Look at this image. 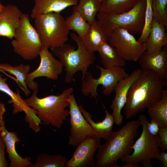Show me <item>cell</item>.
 Masks as SVG:
<instances>
[{
    "mask_svg": "<svg viewBox=\"0 0 167 167\" xmlns=\"http://www.w3.org/2000/svg\"><path fill=\"white\" fill-rule=\"evenodd\" d=\"M4 6H3L0 2V13L3 10L4 7Z\"/></svg>",
    "mask_w": 167,
    "mask_h": 167,
    "instance_id": "cell-38",
    "label": "cell"
},
{
    "mask_svg": "<svg viewBox=\"0 0 167 167\" xmlns=\"http://www.w3.org/2000/svg\"><path fill=\"white\" fill-rule=\"evenodd\" d=\"M140 126L139 121H130L119 130L113 131L104 143L98 147L96 167H114L117 162L130 154Z\"/></svg>",
    "mask_w": 167,
    "mask_h": 167,
    "instance_id": "cell-2",
    "label": "cell"
},
{
    "mask_svg": "<svg viewBox=\"0 0 167 167\" xmlns=\"http://www.w3.org/2000/svg\"><path fill=\"white\" fill-rule=\"evenodd\" d=\"M14 38L11 43L16 54L28 60L39 56L43 45L35 28L30 22L28 14L22 13Z\"/></svg>",
    "mask_w": 167,
    "mask_h": 167,
    "instance_id": "cell-8",
    "label": "cell"
},
{
    "mask_svg": "<svg viewBox=\"0 0 167 167\" xmlns=\"http://www.w3.org/2000/svg\"><path fill=\"white\" fill-rule=\"evenodd\" d=\"M97 51L105 69H110L115 67H123L126 65V61L107 41L102 43Z\"/></svg>",
    "mask_w": 167,
    "mask_h": 167,
    "instance_id": "cell-20",
    "label": "cell"
},
{
    "mask_svg": "<svg viewBox=\"0 0 167 167\" xmlns=\"http://www.w3.org/2000/svg\"><path fill=\"white\" fill-rule=\"evenodd\" d=\"M70 105V135L68 144L76 147L88 137L97 135L90 125L83 116L72 93L67 99Z\"/></svg>",
    "mask_w": 167,
    "mask_h": 167,
    "instance_id": "cell-10",
    "label": "cell"
},
{
    "mask_svg": "<svg viewBox=\"0 0 167 167\" xmlns=\"http://www.w3.org/2000/svg\"><path fill=\"white\" fill-rule=\"evenodd\" d=\"M34 5L32 10L31 17L50 12L60 13L68 7L75 6L78 0H33Z\"/></svg>",
    "mask_w": 167,
    "mask_h": 167,
    "instance_id": "cell-17",
    "label": "cell"
},
{
    "mask_svg": "<svg viewBox=\"0 0 167 167\" xmlns=\"http://www.w3.org/2000/svg\"><path fill=\"white\" fill-rule=\"evenodd\" d=\"M24 112L26 115L25 121L28 123L29 128L35 133L39 132L41 129L40 124L41 122L37 116V111L33 108L29 107Z\"/></svg>",
    "mask_w": 167,
    "mask_h": 167,
    "instance_id": "cell-31",
    "label": "cell"
},
{
    "mask_svg": "<svg viewBox=\"0 0 167 167\" xmlns=\"http://www.w3.org/2000/svg\"><path fill=\"white\" fill-rule=\"evenodd\" d=\"M71 15L65 19L69 29L75 32L81 38L84 37L89 31L91 26L76 10L73 8Z\"/></svg>",
    "mask_w": 167,
    "mask_h": 167,
    "instance_id": "cell-26",
    "label": "cell"
},
{
    "mask_svg": "<svg viewBox=\"0 0 167 167\" xmlns=\"http://www.w3.org/2000/svg\"><path fill=\"white\" fill-rule=\"evenodd\" d=\"M159 161L162 162L163 167H167V153L163 151L160 152L159 155Z\"/></svg>",
    "mask_w": 167,
    "mask_h": 167,
    "instance_id": "cell-35",
    "label": "cell"
},
{
    "mask_svg": "<svg viewBox=\"0 0 167 167\" xmlns=\"http://www.w3.org/2000/svg\"><path fill=\"white\" fill-rule=\"evenodd\" d=\"M30 69V66L28 65L21 64L13 66L8 63L0 64V70L15 76L19 86L27 96L31 93L26 81L27 75L29 73Z\"/></svg>",
    "mask_w": 167,
    "mask_h": 167,
    "instance_id": "cell-23",
    "label": "cell"
},
{
    "mask_svg": "<svg viewBox=\"0 0 167 167\" xmlns=\"http://www.w3.org/2000/svg\"><path fill=\"white\" fill-rule=\"evenodd\" d=\"M83 116L89 123L93 130L97 134V136L107 140L112 134L114 121L112 114H110L105 108V117L101 122H95L92 119L90 113L86 111L82 105L79 106Z\"/></svg>",
    "mask_w": 167,
    "mask_h": 167,
    "instance_id": "cell-18",
    "label": "cell"
},
{
    "mask_svg": "<svg viewBox=\"0 0 167 167\" xmlns=\"http://www.w3.org/2000/svg\"><path fill=\"white\" fill-rule=\"evenodd\" d=\"M151 122L148 121L147 123V127L149 132L154 135H158L159 130V126L157 123L154 120H151Z\"/></svg>",
    "mask_w": 167,
    "mask_h": 167,
    "instance_id": "cell-34",
    "label": "cell"
},
{
    "mask_svg": "<svg viewBox=\"0 0 167 167\" xmlns=\"http://www.w3.org/2000/svg\"><path fill=\"white\" fill-rule=\"evenodd\" d=\"M6 146L4 140L0 134V167H7L8 163L5 156Z\"/></svg>",
    "mask_w": 167,
    "mask_h": 167,
    "instance_id": "cell-33",
    "label": "cell"
},
{
    "mask_svg": "<svg viewBox=\"0 0 167 167\" xmlns=\"http://www.w3.org/2000/svg\"><path fill=\"white\" fill-rule=\"evenodd\" d=\"M107 41L126 61H137L146 50V42H139L131 34L122 28L112 30Z\"/></svg>",
    "mask_w": 167,
    "mask_h": 167,
    "instance_id": "cell-9",
    "label": "cell"
},
{
    "mask_svg": "<svg viewBox=\"0 0 167 167\" xmlns=\"http://www.w3.org/2000/svg\"><path fill=\"white\" fill-rule=\"evenodd\" d=\"M148 109L151 120H154L159 127H167V90L164 89L161 98Z\"/></svg>",
    "mask_w": 167,
    "mask_h": 167,
    "instance_id": "cell-22",
    "label": "cell"
},
{
    "mask_svg": "<svg viewBox=\"0 0 167 167\" xmlns=\"http://www.w3.org/2000/svg\"><path fill=\"white\" fill-rule=\"evenodd\" d=\"M101 0H78L73 9L77 10L83 18L90 25L96 20V17L100 11Z\"/></svg>",
    "mask_w": 167,
    "mask_h": 167,
    "instance_id": "cell-24",
    "label": "cell"
},
{
    "mask_svg": "<svg viewBox=\"0 0 167 167\" xmlns=\"http://www.w3.org/2000/svg\"><path fill=\"white\" fill-rule=\"evenodd\" d=\"M4 120L0 122V134L5 142L6 152L8 153L10 163V167H27L32 164L30 157H22L15 149V144L20 141L17 133L9 132L5 126Z\"/></svg>",
    "mask_w": 167,
    "mask_h": 167,
    "instance_id": "cell-14",
    "label": "cell"
},
{
    "mask_svg": "<svg viewBox=\"0 0 167 167\" xmlns=\"http://www.w3.org/2000/svg\"><path fill=\"white\" fill-rule=\"evenodd\" d=\"M139 164L132 162H127L124 165L120 166L117 164L114 167H139Z\"/></svg>",
    "mask_w": 167,
    "mask_h": 167,
    "instance_id": "cell-36",
    "label": "cell"
},
{
    "mask_svg": "<svg viewBox=\"0 0 167 167\" xmlns=\"http://www.w3.org/2000/svg\"><path fill=\"white\" fill-rule=\"evenodd\" d=\"M167 0H152L153 18L167 27Z\"/></svg>",
    "mask_w": 167,
    "mask_h": 167,
    "instance_id": "cell-30",
    "label": "cell"
},
{
    "mask_svg": "<svg viewBox=\"0 0 167 167\" xmlns=\"http://www.w3.org/2000/svg\"><path fill=\"white\" fill-rule=\"evenodd\" d=\"M138 0H101L99 12L119 14L131 9Z\"/></svg>",
    "mask_w": 167,
    "mask_h": 167,
    "instance_id": "cell-25",
    "label": "cell"
},
{
    "mask_svg": "<svg viewBox=\"0 0 167 167\" xmlns=\"http://www.w3.org/2000/svg\"><path fill=\"white\" fill-rule=\"evenodd\" d=\"M153 19L152 0H146L144 25L140 36L137 40L139 42H146L150 33Z\"/></svg>",
    "mask_w": 167,
    "mask_h": 167,
    "instance_id": "cell-29",
    "label": "cell"
},
{
    "mask_svg": "<svg viewBox=\"0 0 167 167\" xmlns=\"http://www.w3.org/2000/svg\"><path fill=\"white\" fill-rule=\"evenodd\" d=\"M35 28L43 45L48 48L60 46L68 40L70 30L60 13L50 12L34 19Z\"/></svg>",
    "mask_w": 167,
    "mask_h": 167,
    "instance_id": "cell-6",
    "label": "cell"
},
{
    "mask_svg": "<svg viewBox=\"0 0 167 167\" xmlns=\"http://www.w3.org/2000/svg\"><path fill=\"white\" fill-rule=\"evenodd\" d=\"M66 158L61 155H49L46 153L39 155L34 164L30 167H65Z\"/></svg>",
    "mask_w": 167,
    "mask_h": 167,
    "instance_id": "cell-28",
    "label": "cell"
},
{
    "mask_svg": "<svg viewBox=\"0 0 167 167\" xmlns=\"http://www.w3.org/2000/svg\"><path fill=\"white\" fill-rule=\"evenodd\" d=\"M142 70H150L159 77L167 80V47L152 54L145 52L138 60Z\"/></svg>",
    "mask_w": 167,
    "mask_h": 167,
    "instance_id": "cell-15",
    "label": "cell"
},
{
    "mask_svg": "<svg viewBox=\"0 0 167 167\" xmlns=\"http://www.w3.org/2000/svg\"><path fill=\"white\" fill-rule=\"evenodd\" d=\"M22 12L16 6L9 4L4 6L0 13V36L12 40L19 26Z\"/></svg>",
    "mask_w": 167,
    "mask_h": 167,
    "instance_id": "cell-16",
    "label": "cell"
},
{
    "mask_svg": "<svg viewBox=\"0 0 167 167\" xmlns=\"http://www.w3.org/2000/svg\"><path fill=\"white\" fill-rule=\"evenodd\" d=\"M158 134L160 141V148L165 151L167 149V127H159Z\"/></svg>",
    "mask_w": 167,
    "mask_h": 167,
    "instance_id": "cell-32",
    "label": "cell"
},
{
    "mask_svg": "<svg viewBox=\"0 0 167 167\" xmlns=\"http://www.w3.org/2000/svg\"><path fill=\"white\" fill-rule=\"evenodd\" d=\"M81 40L87 50L94 52L97 51L103 42L107 41L98 21L91 25L89 31Z\"/></svg>",
    "mask_w": 167,
    "mask_h": 167,
    "instance_id": "cell-21",
    "label": "cell"
},
{
    "mask_svg": "<svg viewBox=\"0 0 167 167\" xmlns=\"http://www.w3.org/2000/svg\"><path fill=\"white\" fill-rule=\"evenodd\" d=\"M142 69H137L127 77L120 80L116 86L114 91L115 96L110 106L112 110L114 123L117 126L121 124L123 122V116L121 114L122 109L126 101L127 93L130 87L139 76Z\"/></svg>",
    "mask_w": 167,
    "mask_h": 167,
    "instance_id": "cell-13",
    "label": "cell"
},
{
    "mask_svg": "<svg viewBox=\"0 0 167 167\" xmlns=\"http://www.w3.org/2000/svg\"><path fill=\"white\" fill-rule=\"evenodd\" d=\"M6 111V109L4 105L0 102V122L3 120V116Z\"/></svg>",
    "mask_w": 167,
    "mask_h": 167,
    "instance_id": "cell-37",
    "label": "cell"
},
{
    "mask_svg": "<svg viewBox=\"0 0 167 167\" xmlns=\"http://www.w3.org/2000/svg\"><path fill=\"white\" fill-rule=\"evenodd\" d=\"M70 36L77 44L76 50L74 47L66 43L59 47L50 48L52 53L59 59L65 67V81L67 83L71 82L74 75L79 71H82L81 80H83L88 68L96 59L94 52L88 51L84 47L77 35L72 32Z\"/></svg>",
    "mask_w": 167,
    "mask_h": 167,
    "instance_id": "cell-4",
    "label": "cell"
},
{
    "mask_svg": "<svg viewBox=\"0 0 167 167\" xmlns=\"http://www.w3.org/2000/svg\"><path fill=\"white\" fill-rule=\"evenodd\" d=\"M101 144V138L97 135L88 137L76 147L71 159L65 167H94V155Z\"/></svg>",
    "mask_w": 167,
    "mask_h": 167,
    "instance_id": "cell-12",
    "label": "cell"
},
{
    "mask_svg": "<svg viewBox=\"0 0 167 167\" xmlns=\"http://www.w3.org/2000/svg\"><path fill=\"white\" fill-rule=\"evenodd\" d=\"M48 48L43 46L40 53V62L38 67L26 76V84L32 89L35 78L45 77L53 80L57 79L62 71L63 66L60 61L56 59Z\"/></svg>",
    "mask_w": 167,
    "mask_h": 167,
    "instance_id": "cell-11",
    "label": "cell"
},
{
    "mask_svg": "<svg viewBox=\"0 0 167 167\" xmlns=\"http://www.w3.org/2000/svg\"><path fill=\"white\" fill-rule=\"evenodd\" d=\"M142 126L141 134L132 146L133 152L121 160L122 162H132L140 164L144 167H153L152 159L159 161L160 141L158 134L154 135L148 131L147 127L148 121L143 114L139 115L138 119Z\"/></svg>",
    "mask_w": 167,
    "mask_h": 167,
    "instance_id": "cell-7",
    "label": "cell"
},
{
    "mask_svg": "<svg viewBox=\"0 0 167 167\" xmlns=\"http://www.w3.org/2000/svg\"><path fill=\"white\" fill-rule=\"evenodd\" d=\"M146 0H138L129 11L119 14L103 13L96 15L107 40L110 32L116 28L126 30L131 34H140L144 24Z\"/></svg>",
    "mask_w": 167,
    "mask_h": 167,
    "instance_id": "cell-5",
    "label": "cell"
},
{
    "mask_svg": "<svg viewBox=\"0 0 167 167\" xmlns=\"http://www.w3.org/2000/svg\"><path fill=\"white\" fill-rule=\"evenodd\" d=\"M167 85V80L150 70H142L129 89L123 109L127 119L134 117L160 100Z\"/></svg>",
    "mask_w": 167,
    "mask_h": 167,
    "instance_id": "cell-1",
    "label": "cell"
},
{
    "mask_svg": "<svg viewBox=\"0 0 167 167\" xmlns=\"http://www.w3.org/2000/svg\"><path fill=\"white\" fill-rule=\"evenodd\" d=\"M6 81L7 79L3 78L0 74V91L5 93L11 97V100L8 102L12 104L13 114L22 111L24 112L29 107L22 98L19 91H17V93L14 92L8 85Z\"/></svg>",
    "mask_w": 167,
    "mask_h": 167,
    "instance_id": "cell-27",
    "label": "cell"
},
{
    "mask_svg": "<svg viewBox=\"0 0 167 167\" xmlns=\"http://www.w3.org/2000/svg\"><path fill=\"white\" fill-rule=\"evenodd\" d=\"M38 84L34 81L32 96L24 100L26 104L37 111V116L41 121L47 125L60 129L69 115V111L66 109L70 103L67 100L73 93V88L64 90L61 94L50 95L42 98L37 96Z\"/></svg>",
    "mask_w": 167,
    "mask_h": 167,
    "instance_id": "cell-3",
    "label": "cell"
},
{
    "mask_svg": "<svg viewBox=\"0 0 167 167\" xmlns=\"http://www.w3.org/2000/svg\"><path fill=\"white\" fill-rule=\"evenodd\" d=\"M165 26L153 18L151 29L146 42V52L152 54L167 47V34Z\"/></svg>",
    "mask_w": 167,
    "mask_h": 167,
    "instance_id": "cell-19",
    "label": "cell"
}]
</instances>
